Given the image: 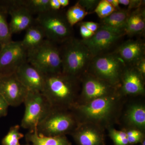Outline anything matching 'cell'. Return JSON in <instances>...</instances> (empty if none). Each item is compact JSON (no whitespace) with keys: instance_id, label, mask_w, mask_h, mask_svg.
Wrapping results in <instances>:
<instances>
[{"instance_id":"obj_1","label":"cell","mask_w":145,"mask_h":145,"mask_svg":"<svg viewBox=\"0 0 145 145\" xmlns=\"http://www.w3.org/2000/svg\"><path fill=\"white\" fill-rule=\"evenodd\" d=\"M75 79L62 72L45 75L42 93L51 107L63 108L70 106L76 88Z\"/></svg>"},{"instance_id":"obj_2","label":"cell","mask_w":145,"mask_h":145,"mask_svg":"<svg viewBox=\"0 0 145 145\" xmlns=\"http://www.w3.org/2000/svg\"><path fill=\"white\" fill-rule=\"evenodd\" d=\"M63 44L60 49L62 72L75 78L89 66L93 56L81 40L71 38Z\"/></svg>"},{"instance_id":"obj_3","label":"cell","mask_w":145,"mask_h":145,"mask_svg":"<svg viewBox=\"0 0 145 145\" xmlns=\"http://www.w3.org/2000/svg\"><path fill=\"white\" fill-rule=\"evenodd\" d=\"M27 61L45 75L62 72L60 49L56 44L46 39L27 51Z\"/></svg>"},{"instance_id":"obj_4","label":"cell","mask_w":145,"mask_h":145,"mask_svg":"<svg viewBox=\"0 0 145 145\" xmlns=\"http://www.w3.org/2000/svg\"><path fill=\"white\" fill-rule=\"evenodd\" d=\"M35 22L43 30L46 39L54 43H63L72 38V27L65 16L58 11L49 10L38 14Z\"/></svg>"},{"instance_id":"obj_5","label":"cell","mask_w":145,"mask_h":145,"mask_svg":"<svg viewBox=\"0 0 145 145\" xmlns=\"http://www.w3.org/2000/svg\"><path fill=\"white\" fill-rule=\"evenodd\" d=\"M126 65L115 52L93 57L89 66L97 78L115 85L119 83Z\"/></svg>"},{"instance_id":"obj_6","label":"cell","mask_w":145,"mask_h":145,"mask_svg":"<svg viewBox=\"0 0 145 145\" xmlns=\"http://www.w3.org/2000/svg\"><path fill=\"white\" fill-rule=\"evenodd\" d=\"M62 108H51L38 124V133L48 136L65 135L73 129L75 123L73 117Z\"/></svg>"},{"instance_id":"obj_7","label":"cell","mask_w":145,"mask_h":145,"mask_svg":"<svg viewBox=\"0 0 145 145\" xmlns=\"http://www.w3.org/2000/svg\"><path fill=\"white\" fill-rule=\"evenodd\" d=\"M24 103L25 110L21 126L24 129L32 130L37 128L51 106L41 92L34 91H28Z\"/></svg>"},{"instance_id":"obj_8","label":"cell","mask_w":145,"mask_h":145,"mask_svg":"<svg viewBox=\"0 0 145 145\" xmlns=\"http://www.w3.org/2000/svg\"><path fill=\"white\" fill-rule=\"evenodd\" d=\"M27 61V50L21 41L10 42L0 51V78L13 75Z\"/></svg>"},{"instance_id":"obj_9","label":"cell","mask_w":145,"mask_h":145,"mask_svg":"<svg viewBox=\"0 0 145 145\" xmlns=\"http://www.w3.org/2000/svg\"><path fill=\"white\" fill-rule=\"evenodd\" d=\"M2 9L10 16L9 28L12 34L26 30L35 24V19L30 11L21 5L19 1H7L2 2Z\"/></svg>"},{"instance_id":"obj_10","label":"cell","mask_w":145,"mask_h":145,"mask_svg":"<svg viewBox=\"0 0 145 145\" xmlns=\"http://www.w3.org/2000/svg\"><path fill=\"white\" fill-rule=\"evenodd\" d=\"M124 36L100 27L92 37L83 39L81 42L94 57L104 54V52L114 45Z\"/></svg>"},{"instance_id":"obj_11","label":"cell","mask_w":145,"mask_h":145,"mask_svg":"<svg viewBox=\"0 0 145 145\" xmlns=\"http://www.w3.org/2000/svg\"><path fill=\"white\" fill-rule=\"evenodd\" d=\"M28 91L15 74L0 78V93L9 106H18L24 103Z\"/></svg>"},{"instance_id":"obj_12","label":"cell","mask_w":145,"mask_h":145,"mask_svg":"<svg viewBox=\"0 0 145 145\" xmlns=\"http://www.w3.org/2000/svg\"><path fill=\"white\" fill-rule=\"evenodd\" d=\"M15 74L18 80L29 91H42L45 75L27 61L18 68Z\"/></svg>"},{"instance_id":"obj_13","label":"cell","mask_w":145,"mask_h":145,"mask_svg":"<svg viewBox=\"0 0 145 145\" xmlns=\"http://www.w3.org/2000/svg\"><path fill=\"white\" fill-rule=\"evenodd\" d=\"M114 52L126 65L134 66L145 58V44L139 40H129L121 44Z\"/></svg>"},{"instance_id":"obj_14","label":"cell","mask_w":145,"mask_h":145,"mask_svg":"<svg viewBox=\"0 0 145 145\" xmlns=\"http://www.w3.org/2000/svg\"><path fill=\"white\" fill-rule=\"evenodd\" d=\"M112 105V99L106 96L93 99L88 104L80 107V109L88 118L100 119L106 117L110 112Z\"/></svg>"},{"instance_id":"obj_15","label":"cell","mask_w":145,"mask_h":145,"mask_svg":"<svg viewBox=\"0 0 145 145\" xmlns=\"http://www.w3.org/2000/svg\"><path fill=\"white\" fill-rule=\"evenodd\" d=\"M130 14L128 10H116L106 18L101 19L100 27L116 34L125 35V29Z\"/></svg>"},{"instance_id":"obj_16","label":"cell","mask_w":145,"mask_h":145,"mask_svg":"<svg viewBox=\"0 0 145 145\" xmlns=\"http://www.w3.org/2000/svg\"><path fill=\"white\" fill-rule=\"evenodd\" d=\"M122 89L127 94H135L143 93L144 86L142 76L134 67L127 68L126 66L123 72Z\"/></svg>"},{"instance_id":"obj_17","label":"cell","mask_w":145,"mask_h":145,"mask_svg":"<svg viewBox=\"0 0 145 145\" xmlns=\"http://www.w3.org/2000/svg\"><path fill=\"white\" fill-rule=\"evenodd\" d=\"M110 84L98 78L89 77L84 82L83 93L86 99L93 100L106 96L110 90Z\"/></svg>"},{"instance_id":"obj_18","label":"cell","mask_w":145,"mask_h":145,"mask_svg":"<svg viewBox=\"0 0 145 145\" xmlns=\"http://www.w3.org/2000/svg\"><path fill=\"white\" fill-rule=\"evenodd\" d=\"M25 139L32 145H71L65 135L48 136L39 134L37 128L29 131L25 135Z\"/></svg>"},{"instance_id":"obj_19","label":"cell","mask_w":145,"mask_h":145,"mask_svg":"<svg viewBox=\"0 0 145 145\" xmlns=\"http://www.w3.org/2000/svg\"><path fill=\"white\" fill-rule=\"evenodd\" d=\"M46 38L44 32L39 25L35 24L26 30L22 44L27 51L38 46Z\"/></svg>"},{"instance_id":"obj_20","label":"cell","mask_w":145,"mask_h":145,"mask_svg":"<svg viewBox=\"0 0 145 145\" xmlns=\"http://www.w3.org/2000/svg\"><path fill=\"white\" fill-rule=\"evenodd\" d=\"M145 26V11L140 8L130 14L127 20L125 33L132 35L141 33Z\"/></svg>"},{"instance_id":"obj_21","label":"cell","mask_w":145,"mask_h":145,"mask_svg":"<svg viewBox=\"0 0 145 145\" xmlns=\"http://www.w3.org/2000/svg\"><path fill=\"white\" fill-rule=\"evenodd\" d=\"M74 137L79 145H101L103 139L95 130L87 128L74 133Z\"/></svg>"},{"instance_id":"obj_22","label":"cell","mask_w":145,"mask_h":145,"mask_svg":"<svg viewBox=\"0 0 145 145\" xmlns=\"http://www.w3.org/2000/svg\"><path fill=\"white\" fill-rule=\"evenodd\" d=\"M127 118L131 123L140 128L145 125V109L140 105L133 106L129 110Z\"/></svg>"},{"instance_id":"obj_23","label":"cell","mask_w":145,"mask_h":145,"mask_svg":"<svg viewBox=\"0 0 145 145\" xmlns=\"http://www.w3.org/2000/svg\"><path fill=\"white\" fill-rule=\"evenodd\" d=\"M88 14L78 2L69 8L65 16L68 23L72 27L76 24L82 20Z\"/></svg>"},{"instance_id":"obj_24","label":"cell","mask_w":145,"mask_h":145,"mask_svg":"<svg viewBox=\"0 0 145 145\" xmlns=\"http://www.w3.org/2000/svg\"><path fill=\"white\" fill-rule=\"evenodd\" d=\"M20 2L32 14L38 15L50 10L49 0H20Z\"/></svg>"},{"instance_id":"obj_25","label":"cell","mask_w":145,"mask_h":145,"mask_svg":"<svg viewBox=\"0 0 145 145\" xmlns=\"http://www.w3.org/2000/svg\"><path fill=\"white\" fill-rule=\"evenodd\" d=\"M12 35L6 18L5 12L0 8V44L2 47L13 41Z\"/></svg>"},{"instance_id":"obj_26","label":"cell","mask_w":145,"mask_h":145,"mask_svg":"<svg viewBox=\"0 0 145 145\" xmlns=\"http://www.w3.org/2000/svg\"><path fill=\"white\" fill-rule=\"evenodd\" d=\"M20 130L19 125L10 127L8 132L2 140V145H21L19 141L24 137V135Z\"/></svg>"},{"instance_id":"obj_27","label":"cell","mask_w":145,"mask_h":145,"mask_svg":"<svg viewBox=\"0 0 145 145\" xmlns=\"http://www.w3.org/2000/svg\"><path fill=\"white\" fill-rule=\"evenodd\" d=\"M116 10V9L107 0H102L99 1L94 11L99 18L103 19L110 16Z\"/></svg>"},{"instance_id":"obj_28","label":"cell","mask_w":145,"mask_h":145,"mask_svg":"<svg viewBox=\"0 0 145 145\" xmlns=\"http://www.w3.org/2000/svg\"><path fill=\"white\" fill-rule=\"evenodd\" d=\"M110 135L115 145H129L126 133L112 129L110 131Z\"/></svg>"},{"instance_id":"obj_29","label":"cell","mask_w":145,"mask_h":145,"mask_svg":"<svg viewBox=\"0 0 145 145\" xmlns=\"http://www.w3.org/2000/svg\"><path fill=\"white\" fill-rule=\"evenodd\" d=\"M99 1L97 0H81L78 2L89 14L94 11Z\"/></svg>"},{"instance_id":"obj_30","label":"cell","mask_w":145,"mask_h":145,"mask_svg":"<svg viewBox=\"0 0 145 145\" xmlns=\"http://www.w3.org/2000/svg\"><path fill=\"white\" fill-rule=\"evenodd\" d=\"M9 106L5 99L0 93V118L7 115Z\"/></svg>"},{"instance_id":"obj_31","label":"cell","mask_w":145,"mask_h":145,"mask_svg":"<svg viewBox=\"0 0 145 145\" xmlns=\"http://www.w3.org/2000/svg\"><path fill=\"white\" fill-rule=\"evenodd\" d=\"M80 32L83 39H89L95 34V32L89 30L85 26L82 24H80Z\"/></svg>"},{"instance_id":"obj_32","label":"cell","mask_w":145,"mask_h":145,"mask_svg":"<svg viewBox=\"0 0 145 145\" xmlns=\"http://www.w3.org/2000/svg\"><path fill=\"white\" fill-rule=\"evenodd\" d=\"M81 23L85 26L89 30L95 33L99 29L100 26L99 24L91 22H84Z\"/></svg>"},{"instance_id":"obj_33","label":"cell","mask_w":145,"mask_h":145,"mask_svg":"<svg viewBox=\"0 0 145 145\" xmlns=\"http://www.w3.org/2000/svg\"><path fill=\"white\" fill-rule=\"evenodd\" d=\"M137 71L142 76L145 74V58L140 60V61L134 65Z\"/></svg>"},{"instance_id":"obj_34","label":"cell","mask_w":145,"mask_h":145,"mask_svg":"<svg viewBox=\"0 0 145 145\" xmlns=\"http://www.w3.org/2000/svg\"><path fill=\"white\" fill-rule=\"evenodd\" d=\"M50 10L58 11L61 7L59 0H49Z\"/></svg>"},{"instance_id":"obj_35","label":"cell","mask_w":145,"mask_h":145,"mask_svg":"<svg viewBox=\"0 0 145 145\" xmlns=\"http://www.w3.org/2000/svg\"><path fill=\"white\" fill-rule=\"evenodd\" d=\"M142 1H138V0L137 1V0H134V1H130L128 10L130 11L131 9L138 8L142 5Z\"/></svg>"},{"instance_id":"obj_36","label":"cell","mask_w":145,"mask_h":145,"mask_svg":"<svg viewBox=\"0 0 145 145\" xmlns=\"http://www.w3.org/2000/svg\"><path fill=\"white\" fill-rule=\"evenodd\" d=\"M142 135L133 136V137H127L129 145L134 144L141 142V141L142 140Z\"/></svg>"},{"instance_id":"obj_37","label":"cell","mask_w":145,"mask_h":145,"mask_svg":"<svg viewBox=\"0 0 145 145\" xmlns=\"http://www.w3.org/2000/svg\"><path fill=\"white\" fill-rule=\"evenodd\" d=\"M127 137H133V136H142V133L137 130H131L126 133Z\"/></svg>"},{"instance_id":"obj_38","label":"cell","mask_w":145,"mask_h":145,"mask_svg":"<svg viewBox=\"0 0 145 145\" xmlns=\"http://www.w3.org/2000/svg\"><path fill=\"white\" fill-rule=\"evenodd\" d=\"M108 3H109L111 5L116 9V10H119L121 9L119 7V4L118 0H107Z\"/></svg>"},{"instance_id":"obj_39","label":"cell","mask_w":145,"mask_h":145,"mask_svg":"<svg viewBox=\"0 0 145 145\" xmlns=\"http://www.w3.org/2000/svg\"><path fill=\"white\" fill-rule=\"evenodd\" d=\"M61 6L62 7H65L69 5V0H59Z\"/></svg>"},{"instance_id":"obj_40","label":"cell","mask_w":145,"mask_h":145,"mask_svg":"<svg viewBox=\"0 0 145 145\" xmlns=\"http://www.w3.org/2000/svg\"><path fill=\"white\" fill-rule=\"evenodd\" d=\"M119 4L125 6H128L129 4L130 0H118Z\"/></svg>"},{"instance_id":"obj_41","label":"cell","mask_w":145,"mask_h":145,"mask_svg":"<svg viewBox=\"0 0 145 145\" xmlns=\"http://www.w3.org/2000/svg\"><path fill=\"white\" fill-rule=\"evenodd\" d=\"M141 145H145V141L144 140H142V142H141Z\"/></svg>"},{"instance_id":"obj_42","label":"cell","mask_w":145,"mask_h":145,"mask_svg":"<svg viewBox=\"0 0 145 145\" xmlns=\"http://www.w3.org/2000/svg\"><path fill=\"white\" fill-rule=\"evenodd\" d=\"M2 48V46L1 45V44H0V51H1V50Z\"/></svg>"},{"instance_id":"obj_43","label":"cell","mask_w":145,"mask_h":145,"mask_svg":"<svg viewBox=\"0 0 145 145\" xmlns=\"http://www.w3.org/2000/svg\"><path fill=\"white\" fill-rule=\"evenodd\" d=\"M24 145H31L29 144H26Z\"/></svg>"}]
</instances>
